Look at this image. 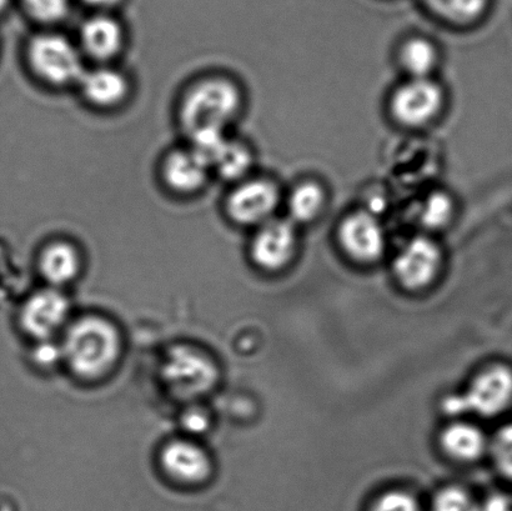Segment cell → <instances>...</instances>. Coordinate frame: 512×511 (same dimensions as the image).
<instances>
[{
  "instance_id": "14",
  "label": "cell",
  "mask_w": 512,
  "mask_h": 511,
  "mask_svg": "<svg viewBox=\"0 0 512 511\" xmlns=\"http://www.w3.org/2000/svg\"><path fill=\"white\" fill-rule=\"evenodd\" d=\"M160 464L169 478L182 484H200L212 474L208 453L190 440H174L165 445Z\"/></svg>"
},
{
  "instance_id": "8",
  "label": "cell",
  "mask_w": 512,
  "mask_h": 511,
  "mask_svg": "<svg viewBox=\"0 0 512 511\" xmlns=\"http://www.w3.org/2000/svg\"><path fill=\"white\" fill-rule=\"evenodd\" d=\"M338 239L350 258L365 264L378 262L388 244L383 224L366 210H356L341 220Z\"/></svg>"
},
{
  "instance_id": "10",
  "label": "cell",
  "mask_w": 512,
  "mask_h": 511,
  "mask_svg": "<svg viewBox=\"0 0 512 511\" xmlns=\"http://www.w3.org/2000/svg\"><path fill=\"white\" fill-rule=\"evenodd\" d=\"M298 248V227L288 218H274L255 229L250 257L260 269L275 272L293 260Z\"/></svg>"
},
{
  "instance_id": "22",
  "label": "cell",
  "mask_w": 512,
  "mask_h": 511,
  "mask_svg": "<svg viewBox=\"0 0 512 511\" xmlns=\"http://www.w3.org/2000/svg\"><path fill=\"white\" fill-rule=\"evenodd\" d=\"M439 18L454 24H469L483 17L488 0H421Z\"/></svg>"
},
{
  "instance_id": "2",
  "label": "cell",
  "mask_w": 512,
  "mask_h": 511,
  "mask_svg": "<svg viewBox=\"0 0 512 511\" xmlns=\"http://www.w3.org/2000/svg\"><path fill=\"white\" fill-rule=\"evenodd\" d=\"M122 353L117 327L100 317H84L65 335L64 357L79 378H103L115 367Z\"/></svg>"
},
{
  "instance_id": "5",
  "label": "cell",
  "mask_w": 512,
  "mask_h": 511,
  "mask_svg": "<svg viewBox=\"0 0 512 511\" xmlns=\"http://www.w3.org/2000/svg\"><path fill=\"white\" fill-rule=\"evenodd\" d=\"M163 378L180 398H198L218 382L217 365L202 350L187 345L170 349L163 365Z\"/></svg>"
},
{
  "instance_id": "27",
  "label": "cell",
  "mask_w": 512,
  "mask_h": 511,
  "mask_svg": "<svg viewBox=\"0 0 512 511\" xmlns=\"http://www.w3.org/2000/svg\"><path fill=\"white\" fill-rule=\"evenodd\" d=\"M480 511H512L508 500L504 498L490 499L485 508Z\"/></svg>"
},
{
  "instance_id": "4",
  "label": "cell",
  "mask_w": 512,
  "mask_h": 511,
  "mask_svg": "<svg viewBox=\"0 0 512 511\" xmlns=\"http://www.w3.org/2000/svg\"><path fill=\"white\" fill-rule=\"evenodd\" d=\"M281 202L283 195L278 183L252 175L233 184L225 199V213L239 227L256 229L276 218Z\"/></svg>"
},
{
  "instance_id": "9",
  "label": "cell",
  "mask_w": 512,
  "mask_h": 511,
  "mask_svg": "<svg viewBox=\"0 0 512 511\" xmlns=\"http://www.w3.org/2000/svg\"><path fill=\"white\" fill-rule=\"evenodd\" d=\"M443 253L428 235H416L399 249L394 259V273L405 288L419 290L433 282L440 272Z\"/></svg>"
},
{
  "instance_id": "19",
  "label": "cell",
  "mask_w": 512,
  "mask_h": 511,
  "mask_svg": "<svg viewBox=\"0 0 512 511\" xmlns=\"http://www.w3.org/2000/svg\"><path fill=\"white\" fill-rule=\"evenodd\" d=\"M399 62L408 78H433L440 62L439 49L428 38L413 37L401 45Z\"/></svg>"
},
{
  "instance_id": "18",
  "label": "cell",
  "mask_w": 512,
  "mask_h": 511,
  "mask_svg": "<svg viewBox=\"0 0 512 511\" xmlns=\"http://www.w3.org/2000/svg\"><path fill=\"white\" fill-rule=\"evenodd\" d=\"M328 195L323 185L315 180H304L290 190L285 199L288 219L296 227L315 222L324 212Z\"/></svg>"
},
{
  "instance_id": "7",
  "label": "cell",
  "mask_w": 512,
  "mask_h": 511,
  "mask_svg": "<svg viewBox=\"0 0 512 511\" xmlns=\"http://www.w3.org/2000/svg\"><path fill=\"white\" fill-rule=\"evenodd\" d=\"M445 92L435 78H408L391 94L390 112L408 128H423L443 112Z\"/></svg>"
},
{
  "instance_id": "15",
  "label": "cell",
  "mask_w": 512,
  "mask_h": 511,
  "mask_svg": "<svg viewBox=\"0 0 512 511\" xmlns=\"http://www.w3.org/2000/svg\"><path fill=\"white\" fill-rule=\"evenodd\" d=\"M69 313L68 299L58 290L34 294L25 303L20 320L25 332L38 339H48L62 327Z\"/></svg>"
},
{
  "instance_id": "28",
  "label": "cell",
  "mask_w": 512,
  "mask_h": 511,
  "mask_svg": "<svg viewBox=\"0 0 512 511\" xmlns=\"http://www.w3.org/2000/svg\"><path fill=\"white\" fill-rule=\"evenodd\" d=\"M83 2L88 4L89 7L99 9L100 12H105V10L117 7L122 0H83Z\"/></svg>"
},
{
  "instance_id": "13",
  "label": "cell",
  "mask_w": 512,
  "mask_h": 511,
  "mask_svg": "<svg viewBox=\"0 0 512 511\" xmlns=\"http://www.w3.org/2000/svg\"><path fill=\"white\" fill-rule=\"evenodd\" d=\"M77 87L90 107L99 110H113L127 102L130 82L122 70L109 64H100L85 69Z\"/></svg>"
},
{
  "instance_id": "11",
  "label": "cell",
  "mask_w": 512,
  "mask_h": 511,
  "mask_svg": "<svg viewBox=\"0 0 512 511\" xmlns=\"http://www.w3.org/2000/svg\"><path fill=\"white\" fill-rule=\"evenodd\" d=\"M212 173L207 160L190 145L170 150L160 167L165 187L183 197L202 192Z\"/></svg>"
},
{
  "instance_id": "12",
  "label": "cell",
  "mask_w": 512,
  "mask_h": 511,
  "mask_svg": "<svg viewBox=\"0 0 512 511\" xmlns=\"http://www.w3.org/2000/svg\"><path fill=\"white\" fill-rule=\"evenodd\" d=\"M77 44L84 58L92 59L98 65L109 64L124 50V28L112 15L94 14L80 27Z\"/></svg>"
},
{
  "instance_id": "25",
  "label": "cell",
  "mask_w": 512,
  "mask_h": 511,
  "mask_svg": "<svg viewBox=\"0 0 512 511\" xmlns=\"http://www.w3.org/2000/svg\"><path fill=\"white\" fill-rule=\"evenodd\" d=\"M433 511H480V509L465 490L446 488L436 495Z\"/></svg>"
},
{
  "instance_id": "1",
  "label": "cell",
  "mask_w": 512,
  "mask_h": 511,
  "mask_svg": "<svg viewBox=\"0 0 512 511\" xmlns=\"http://www.w3.org/2000/svg\"><path fill=\"white\" fill-rule=\"evenodd\" d=\"M243 108V90L235 80L225 75H208L184 93L179 105V123L188 137L204 130L229 132Z\"/></svg>"
},
{
  "instance_id": "20",
  "label": "cell",
  "mask_w": 512,
  "mask_h": 511,
  "mask_svg": "<svg viewBox=\"0 0 512 511\" xmlns=\"http://www.w3.org/2000/svg\"><path fill=\"white\" fill-rule=\"evenodd\" d=\"M441 444L451 457L470 462L481 457L486 448V439L480 429L470 424L450 425L441 435Z\"/></svg>"
},
{
  "instance_id": "3",
  "label": "cell",
  "mask_w": 512,
  "mask_h": 511,
  "mask_svg": "<svg viewBox=\"0 0 512 511\" xmlns=\"http://www.w3.org/2000/svg\"><path fill=\"white\" fill-rule=\"evenodd\" d=\"M25 62L35 78L55 89L78 85L87 69L78 44L54 32L35 34L29 39Z\"/></svg>"
},
{
  "instance_id": "26",
  "label": "cell",
  "mask_w": 512,
  "mask_h": 511,
  "mask_svg": "<svg viewBox=\"0 0 512 511\" xmlns=\"http://www.w3.org/2000/svg\"><path fill=\"white\" fill-rule=\"evenodd\" d=\"M371 511H420V507L408 493L390 492L376 500Z\"/></svg>"
},
{
  "instance_id": "16",
  "label": "cell",
  "mask_w": 512,
  "mask_h": 511,
  "mask_svg": "<svg viewBox=\"0 0 512 511\" xmlns=\"http://www.w3.org/2000/svg\"><path fill=\"white\" fill-rule=\"evenodd\" d=\"M39 270L54 287L73 282L82 270V255L77 245L68 240H53L39 255Z\"/></svg>"
},
{
  "instance_id": "17",
  "label": "cell",
  "mask_w": 512,
  "mask_h": 511,
  "mask_svg": "<svg viewBox=\"0 0 512 511\" xmlns=\"http://www.w3.org/2000/svg\"><path fill=\"white\" fill-rule=\"evenodd\" d=\"M254 164L255 155L250 145L230 135L215 155L212 172L220 179L235 184L252 177Z\"/></svg>"
},
{
  "instance_id": "6",
  "label": "cell",
  "mask_w": 512,
  "mask_h": 511,
  "mask_svg": "<svg viewBox=\"0 0 512 511\" xmlns=\"http://www.w3.org/2000/svg\"><path fill=\"white\" fill-rule=\"evenodd\" d=\"M512 403V370L493 367L480 373L468 392L445 399L444 410L451 415L476 413L494 417Z\"/></svg>"
},
{
  "instance_id": "23",
  "label": "cell",
  "mask_w": 512,
  "mask_h": 511,
  "mask_svg": "<svg viewBox=\"0 0 512 511\" xmlns=\"http://www.w3.org/2000/svg\"><path fill=\"white\" fill-rule=\"evenodd\" d=\"M25 13L34 22L53 25L67 17L70 0H22Z\"/></svg>"
},
{
  "instance_id": "29",
  "label": "cell",
  "mask_w": 512,
  "mask_h": 511,
  "mask_svg": "<svg viewBox=\"0 0 512 511\" xmlns=\"http://www.w3.org/2000/svg\"><path fill=\"white\" fill-rule=\"evenodd\" d=\"M9 4V0H0V15H3L5 10H7Z\"/></svg>"
},
{
  "instance_id": "21",
  "label": "cell",
  "mask_w": 512,
  "mask_h": 511,
  "mask_svg": "<svg viewBox=\"0 0 512 511\" xmlns=\"http://www.w3.org/2000/svg\"><path fill=\"white\" fill-rule=\"evenodd\" d=\"M456 212L455 200L445 190H433L420 200L415 217L425 230L448 228Z\"/></svg>"
},
{
  "instance_id": "24",
  "label": "cell",
  "mask_w": 512,
  "mask_h": 511,
  "mask_svg": "<svg viewBox=\"0 0 512 511\" xmlns=\"http://www.w3.org/2000/svg\"><path fill=\"white\" fill-rule=\"evenodd\" d=\"M491 453L500 473L512 480V423L496 433L491 444Z\"/></svg>"
}]
</instances>
